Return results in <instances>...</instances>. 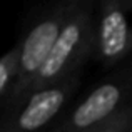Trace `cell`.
<instances>
[{
	"label": "cell",
	"mask_w": 132,
	"mask_h": 132,
	"mask_svg": "<svg viewBox=\"0 0 132 132\" xmlns=\"http://www.w3.org/2000/svg\"><path fill=\"white\" fill-rule=\"evenodd\" d=\"M94 23L95 10L92 3L74 2V7L62 27V32L50 55L30 82L23 97H27L30 92L60 84L69 79L80 77L85 62L92 59Z\"/></svg>",
	"instance_id": "cell-1"
},
{
	"label": "cell",
	"mask_w": 132,
	"mask_h": 132,
	"mask_svg": "<svg viewBox=\"0 0 132 132\" xmlns=\"http://www.w3.org/2000/svg\"><path fill=\"white\" fill-rule=\"evenodd\" d=\"M130 0H104L95 12L92 59L105 69H116L132 57Z\"/></svg>",
	"instance_id": "cell-5"
},
{
	"label": "cell",
	"mask_w": 132,
	"mask_h": 132,
	"mask_svg": "<svg viewBox=\"0 0 132 132\" xmlns=\"http://www.w3.org/2000/svg\"><path fill=\"white\" fill-rule=\"evenodd\" d=\"M72 7L74 2H62L44 10L19 42V74L17 82L5 97L9 107L23 99L30 82L50 55Z\"/></svg>",
	"instance_id": "cell-3"
},
{
	"label": "cell",
	"mask_w": 132,
	"mask_h": 132,
	"mask_svg": "<svg viewBox=\"0 0 132 132\" xmlns=\"http://www.w3.org/2000/svg\"><path fill=\"white\" fill-rule=\"evenodd\" d=\"M74 77L60 84L30 92L19 104L7 109L0 132H50L67 110L65 105L79 87Z\"/></svg>",
	"instance_id": "cell-4"
},
{
	"label": "cell",
	"mask_w": 132,
	"mask_h": 132,
	"mask_svg": "<svg viewBox=\"0 0 132 132\" xmlns=\"http://www.w3.org/2000/svg\"><path fill=\"white\" fill-rule=\"evenodd\" d=\"M132 105V57L112 69L50 132H94Z\"/></svg>",
	"instance_id": "cell-2"
},
{
	"label": "cell",
	"mask_w": 132,
	"mask_h": 132,
	"mask_svg": "<svg viewBox=\"0 0 132 132\" xmlns=\"http://www.w3.org/2000/svg\"><path fill=\"white\" fill-rule=\"evenodd\" d=\"M19 74V42L0 57V97H7Z\"/></svg>",
	"instance_id": "cell-6"
},
{
	"label": "cell",
	"mask_w": 132,
	"mask_h": 132,
	"mask_svg": "<svg viewBox=\"0 0 132 132\" xmlns=\"http://www.w3.org/2000/svg\"><path fill=\"white\" fill-rule=\"evenodd\" d=\"M130 107H132V105H130Z\"/></svg>",
	"instance_id": "cell-8"
},
{
	"label": "cell",
	"mask_w": 132,
	"mask_h": 132,
	"mask_svg": "<svg viewBox=\"0 0 132 132\" xmlns=\"http://www.w3.org/2000/svg\"><path fill=\"white\" fill-rule=\"evenodd\" d=\"M94 132H132V107H127L124 112L100 126Z\"/></svg>",
	"instance_id": "cell-7"
}]
</instances>
